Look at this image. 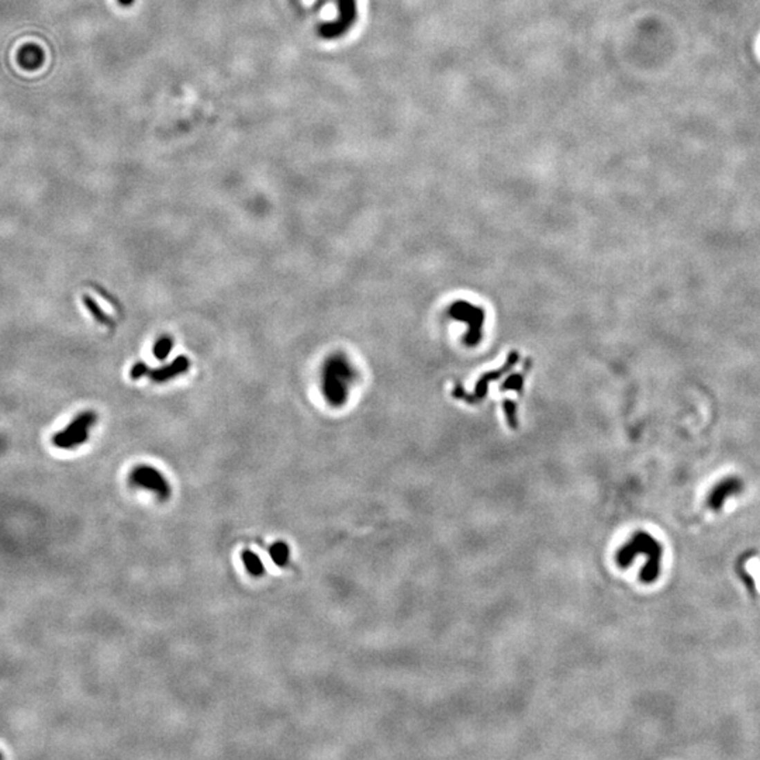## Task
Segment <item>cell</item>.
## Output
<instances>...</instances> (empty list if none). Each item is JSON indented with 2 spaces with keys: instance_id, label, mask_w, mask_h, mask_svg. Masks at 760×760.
I'll use <instances>...</instances> for the list:
<instances>
[{
  "instance_id": "obj_1",
  "label": "cell",
  "mask_w": 760,
  "mask_h": 760,
  "mask_svg": "<svg viewBox=\"0 0 760 760\" xmlns=\"http://www.w3.org/2000/svg\"><path fill=\"white\" fill-rule=\"evenodd\" d=\"M647 555L648 561L641 572V582L654 583L660 572V559H662V545L648 532L638 531L633 537L617 552L615 561L618 566H629L635 556Z\"/></svg>"
},
{
  "instance_id": "obj_7",
  "label": "cell",
  "mask_w": 760,
  "mask_h": 760,
  "mask_svg": "<svg viewBox=\"0 0 760 760\" xmlns=\"http://www.w3.org/2000/svg\"><path fill=\"white\" fill-rule=\"evenodd\" d=\"M742 489H743V483L739 477H728L715 486L711 496L708 497V504L712 510L723 508L727 497L739 494Z\"/></svg>"
},
{
  "instance_id": "obj_3",
  "label": "cell",
  "mask_w": 760,
  "mask_h": 760,
  "mask_svg": "<svg viewBox=\"0 0 760 760\" xmlns=\"http://www.w3.org/2000/svg\"><path fill=\"white\" fill-rule=\"evenodd\" d=\"M98 416L93 411H84L76 416L69 425L54 434L53 444L59 449H73L89 439V429L95 425Z\"/></svg>"
},
{
  "instance_id": "obj_11",
  "label": "cell",
  "mask_w": 760,
  "mask_h": 760,
  "mask_svg": "<svg viewBox=\"0 0 760 760\" xmlns=\"http://www.w3.org/2000/svg\"><path fill=\"white\" fill-rule=\"evenodd\" d=\"M84 303H85L86 308L89 310V313L93 315V318L96 319L98 323H100V324H103V326H107V327H113L111 318L102 310V307L95 302V299H92L91 296L85 295V296H84Z\"/></svg>"
},
{
  "instance_id": "obj_6",
  "label": "cell",
  "mask_w": 760,
  "mask_h": 760,
  "mask_svg": "<svg viewBox=\"0 0 760 760\" xmlns=\"http://www.w3.org/2000/svg\"><path fill=\"white\" fill-rule=\"evenodd\" d=\"M518 359H519L518 353H515V352L510 353V355H508V359H507V362L504 364L503 368H500V369H497V371H492V372H489V373H486V375H483L482 378H480V380L476 383V389H474V391H473L472 394H467V393L463 390V387L456 386L455 390H454V396L458 397V398H462V400H465V402L472 403V405H473V403L482 402V398L488 394V387H489L490 382L497 380L503 373L508 372V371L512 368V365H515V364L518 362Z\"/></svg>"
},
{
  "instance_id": "obj_16",
  "label": "cell",
  "mask_w": 760,
  "mask_h": 760,
  "mask_svg": "<svg viewBox=\"0 0 760 760\" xmlns=\"http://www.w3.org/2000/svg\"><path fill=\"white\" fill-rule=\"evenodd\" d=\"M149 373H151L149 367H148L145 362H141V361H140V362H136V364L133 365V368H131V371H130V378H131L133 380H138V379H141V378H144V376H147V375H149Z\"/></svg>"
},
{
  "instance_id": "obj_2",
  "label": "cell",
  "mask_w": 760,
  "mask_h": 760,
  "mask_svg": "<svg viewBox=\"0 0 760 760\" xmlns=\"http://www.w3.org/2000/svg\"><path fill=\"white\" fill-rule=\"evenodd\" d=\"M355 380V372L345 356L333 355L323 369V393L327 402L340 407L346 402L348 393Z\"/></svg>"
},
{
  "instance_id": "obj_10",
  "label": "cell",
  "mask_w": 760,
  "mask_h": 760,
  "mask_svg": "<svg viewBox=\"0 0 760 760\" xmlns=\"http://www.w3.org/2000/svg\"><path fill=\"white\" fill-rule=\"evenodd\" d=\"M241 557H243V562H244V565H245V569L248 571V573H250L251 576L258 577V576H262V575L265 573L263 564H262V561L259 559V556H258L255 552H252V550H244L243 555H241Z\"/></svg>"
},
{
  "instance_id": "obj_12",
  "label": "cell",
  "mask_w": 760,
  "mask_h": 760,
  "mask_svg": "<svg viewBox=\"0 0 760 760\" xmlns=\"http://www.w3.org/2000/svg\"><path fill=\"white\" fill-rule=\"evenodd\" d=\"M172 349H174V338L169 335H163L161 338L156 340L154 345V356L158 359V361H165Z\"/></svg>"
},
{
  "instance_id": "obj_13",
  "label": "cell",
  "mask_w": 760,
  "mask_h": 760,
  "mask_svg": "<svg viewBox=\"0 0 760 760\" xmlns=\"http://www.w3.org/2000/svg\"><path fill=\"white\" fill-rule=\"evenodd\" d=\"M523 386H524V373H515V375H511L503 384H501V391L504 390H512V391H517V393H521L523 391Z\"/></svg>"
},
{
  "instance_id": "obj_5",
  "label": "cell",
  "mask_w": 760,
  "mask_h": 760,
  "mask_svg": "<svg viewBox=\"0 0 760 760\" xmlns=\"http://www.w3.org/2000/svg\"><path fill=\"white\" fill-rule=\"evenodd\" d=\"M130 483L155 493L163 500H167L171 496V486L165 476L149 465L136 466L130 473Z\"/></svg>"
},
{
  "instance_id": "obj_4",
  "label": "cell",
  "mask_w": 760,
  "mask_h": 760,
  "mask_svg": "<svg viewBox=\"0 0 760 760\" xmlns=\"http://www.w3.org/2000/svg\"><path fill=\"white\" fill-rule=\"evenodd\" d=\"M449 315L456 319L459 323H465L467 326V331L465 335V342L467 346H474L477 342L482 340L483 326L486 313L483 308L477 306H473L467 302H456L449 308Z\"/></svg>"
},
{
  "instance_id": "obj_15",
  "label": "cell",
  "mask_w": 760,
  "mask_h": 760,
  "mask_svg": "<svg viewBox=\"0 0 760 760\" xmlns=\"http://www.w3.org/2000/svg\"><path fill=\"white\" fill-rule=\"evenodd\" d=\"M41 54H43V53L39 51L38 48L28 47V48H26V50L23 51V54H21V64H24L26 66H30V68H31V66H34L33 58L37 59L38 64H41V61H43L41 57H37V58H35V55H41Z\"/></svg>"
},
{
  "instance_id": "obj_17",
  "label": "cell",
  "mask_w": 760,
  "mask_h": 760,
  "mask_svg": "<svg viewBox=\"0 0 760 760\" xmlns=\"http://www.w3.org/2000/svg\"><path fill=\"white\" fill-rule=\"evenodd\" d=\"M118 2H120V3H122V5H126V6H129V5H131V3L134 2V0H118Z\"/></svg>"
},
{
  "instance_id": "obj_14",
  "label": "cell",
  "mask_w": 760,
  "mask_h": 760,
  "mask_svg": "<svg viewBox=\"0 0 760 760\" xmlns=\"http://www.w3.org/2000/svg\"><path fill=\"white\" fill-rule=\"evenodd\" d=\"M503 409H504V413H506V418H507V423L511 428H517L518 427V413H517V405L514 402H510V400H504L503 402Z\"/></svg>"
},
{
  "instance_id": "obj_8",
  "label": "cell",
  "mask_w": 760,
  "mask_h": 760,
  "mask_svg": "<svg viewBox=\"0 0 760 760\" xmlns=\"http://www.w3.org/2000/svg\"><path fill=\"white\" fill-rule=\"evenodd\" d=\"M189 369H190V359L185 355H180L176 359H174L169 365H164L163 368L151 371L149 378L154 383H165L168 380L175 379L176 376L186 373Z\"/></svg>"
},
{
  "instance_id": "obj_9",
  "label": "cell",
  "mask_w": 760,
  "mask_h": 760,
  "mask_svg": "<svg viewBox=\"0 0 760 760\" xmlns=\"http://www.w3.org/2000/svg\"><path fill=\"white\" fill-rule=\"evenodd\" d=\"M269 555L272 557V561L275 562V565L277 566H285L288 565L289 562V556H290V549L288 546L286 542H282V541H277L275 544L270 545L269 548Z\"/></svg>"
}]
</instances>
